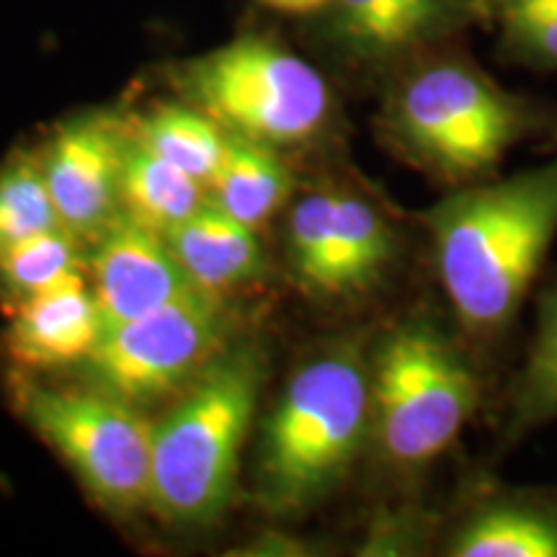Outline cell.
I'll list each match as a JSON object with an SVG mask.
<instances>
[{"mask_svg": "<svg viewBox=\"0 0 557 557\" xmlns=\"http://www.w3.org/2000/svg\"><path fill=\"white\" fill-rule=\"evenodd\" d=\"M230 315L222 297L194 295L111 325L83 361L90 387L132 406L173 398L225 351Z\"/></svg>", "mask_w": 557, "mask_h": 557, "instance_id": "9c48e42d", "label": "cell"}, {"mask_svg": "<svg viewBox=\"0 0 557 557\" xmlns=\"http://www.w3.org/2000/svg\"><path fill=\"white\" fill-rule=\"evenodd\" d=\"M132 129L158 156L184 169L201 184H209L227 148V129L218 120L184 99L152 101L129 116Z\"/></svg>", "mask_w": 557, "mask_h": 557, "instance_id": "d6986e66", "label": "cell"}, {"mask_svg": "<svg viewBox=\"0 0 557 557\" xmlns=\"http://www.w3.org/2000/svg\"><path fill=\"white\" fill-rule=\"evenodd\" d=\"M209 201L207 186L145 145L132 122L122 156V209L158 233H169Z\"/></svg>", "mask_w": 557, "mask_h": 557, "instance_id": "ac0fdd59", "label": "cell"}, {"mask_svg": "<svg viewBox=\"0 0 557 557\" xmlns=\"http://www.w3.org/2000/svg\"><path fill=\"white\" fill-rule=\"evenodd\" d=\"M129 116L107 109L70 114L54 124L39 160L60 222L94 243L122 212V156Z\"/></svg>", "mask_w": 557, "mask_h": 557, "instance_id": "8fae6325", "label": "cell"}, {"mask_svg": "<svg viewBox=\"0 0 557 557\" xmlns=\"http://www.w3.org/2000/svg\"><path fill=\"white\" fill-rule=\"evenodd\" d=\"M295 191L289 165L276 148L227 132V148L207 184L209 201L243 225L259 230Z\"/></svg>", "mask_w": 557, "mask_h": 557, "instance_id": "e0dca14e", "label": "cell"}, {"mask_svg": "<svg viewBox=\"0 0 557 557\" xmlns=\"http://www.w3.org/2000/svg\"><path fill=\"white\" fill-rule=\"evenodd\" d=\"M557 423V267L534 292V323L519 364L508 374L498 447L517 449L537 431Z\"/></svg>", "mask_w": 557, "mask_h": 557, "instance_id": "9a60e30c", "label": "cell"}, {"mask_svg": "<svg viewBox=\"0 0 557 557\" xmlns=\"http://www.w3.org/2000/svg\"><path fill=\"white\" fill-rule=\"evenodd\" d=\"M103 333V318L86 278L13 305L5 348L26 369L83 364Z\"/></svg>", "mask_w": 557, "mask_h": 557, "instance_id": "5bb4252c", "label": "cell"}, {"mask_svg": "<svg viewBox=\"0 0 557 557\" xmlns=\"http://www.w3.org/2000/svg\"><path fill=\"white\" fill-rule=\"evenodd\" d=\"M547 137H549V148H553L555 156H557V116H555L553 127H549V132H547Z\"/></svg>", "mask_w": 557, "mask_h": 557, "instance_id": "d4e9b609", "label": "cell"}, {"mask_svg": "<svg viewBox=\"0 0 557 557\" xmlns=\"http://www.w3.org/2000/svg\"><path fill=\"white\" fill-rule=\"evenodd\" d=\"M485 29L504 65L557 75V0H487Z\"/></svg>", "mask_w": 557, "mask_h": 557, "instance_id": "44dd1931", "label": "cell"}, {"mask_svg": "<svg viewBox=\"0 0 557 557\" xmlns=\"http://www.w3.org/2000/svg\"><path fill=\"white\" fill-rule=\"evenodd\" d=\"M54 227H62V222L39 152H16L0 165V253Z\"/></svg>", "mask_w": 557, "mask_h": 557, "instance_id": "7402d4cb", "label": "cell"}, {"mask_svg": "<svg viewBox=\"0 0 557 557\" xmlns=\"http://www.w3.org/2000/svg\"><path fill=\"white\" fill-rule=\"evenodd\" d=\"M403 256V230L364 186L325 181L295 201L287 259L295 282L323 302L357 305L382 292Z\"/></svg>", "mask_w": 557, "mask_h": 557, "instance_id": "ba28073f", "label": "cell"}, {"mask_svg": "<svg viewBox=\"0 0 557 557\" xmlns=\"http://www.w3.org/2000/svg\"><path fill=\"white\" fill-rule=\"evenodd\" d=\"M308 21L325 73L377 90L403 65L487 26V0H329Z\"/></svg>", "mask_w": 557, "mask_h": 557, "instance_id": "30bf717a", "label": "cell"}, {"mask_svg": "<svg viewBox=\"0 0 557 557\" xmlns=\"http://www.w3.org/2000/svg\"><path fill=\"white\" fill-rule=\"evenodd\" d=\"M447 310L485 361L519 329L557 240V156L457 186L418 214Z\"/></svg>", "mask_w": 557, "mask_h": 557, "instance_id": "6da1fadb", "label": "cell"}, {"mask_svg": "<svg viewBox=\"0 0 557 557\" xmlns=\"http://www.w3.org/2000/svg\"><path fill=\"white\" fill-rule=\"evenodd\" d=\"M163 235L191 282L209 295L225 297L256 282L263 271L256 227L230 218L212 201Z\"/></svg>", "mask_w": 557, "mask_h": 557, "instance_id": "2e32d148", "label": "cell"}, {"mask_svg": "<svg viewBox=\"0 0 557 557\" xmlns=\"http://www.w3.org/2000/svg\"><path fill=\"white\" fill-rule=\"evenodd\" d=\"M555 116L493 78L459 39L410 60L380 88L377 135L449 191L498 176L508 152L547 135Z\"/></svg>", "mask_w": 557, "mask_h": 557, "instance_id": "7a4b0ae2", "label": "cell"}, {"mask_svg": "<svg viewBox=\"0 0 557 557\" xmlns=\"http://www.w3.org/2000/svg\"><path fill=\"white\" fill-rule=\"evenodd\" d=\"M261 385V354L225 348L158 418L148 508L165 524L209 527L225 517Z\"/></svg>", "mask_w": 557, "mask_h": 557, "instance_id": "5b68a950", "label": "cell"}, {"mask_svg": "<svg viewBox=\"0 0 557 557\" xmlns=\"http://www.w3.org/2000/svg\"><path fill=\"white\" fill-rule=\"evenodd\" d=\"M438 529L442 519L431 517L421 506L385 508L369 524L359 555H418L423 547H436Z\"/></svg>", "mask_w": 557, "mask_h": 557, "instance_id": "603a6c76", "label": "cell"}, {"mask_svg": "<svg viewBox=\"0 0 557 557\" xmlns=\"http://www.w3.org/2000/svg\"><path fill=\"white\" fill-rule=\"evenodd\" d=\"M21 413L83 491L111 517H132L150 504L152 426L145 408L96 387L26 385Z\"/></svg>", "mask_w": 557, "mask_h": 557, "instance_id": "52a82bcc", "label": "cell"}, {"mask_svg": "<svg viewBox=\"0 0 557 557\" xmlns=\"http://www.w3.org/2000/svg\"><path fill=\"white\" fill-rule=\"evenodd\" d=\"M442 519L436 553L447 557H557V483L480 478Z\"/></svg>", "mask_w": 557, "mask_h": 557, "instance_id": "7c38bea8", "label": "cell"}, {"mask_svg": "<svg viewBox=\"0 0 557 557\" xmlns=\"http://www.w3.org/2000/svg\"><path fill=\"white\" fill-rule=\"evenodd\" d=\"M86 271L88 253H83V240L65 227L47 230L0 253V299L13 308L60 284L86 278Z\"/></svg>", "mask_w": 557, "mask_h": 557, "instance_id": "ffe728a7", "label": "cell"}, {"mask_svg": "<svg viewBox=\"0 0 557 557\" xmlns=\"http://www.w3.org/2000/svg\"><path fill=\"white\" fill-rule=\"evenodd\" d=\"M88 274L103 331L201 292L181 267L165 235L124 209L90 243Z\"/></svg>", "mask_w": 557, "mask_h": 557, "instance_id": "4fadbf2b", "label": "cell"}, {"mask_svg": "<svg viewBox=\"0 0 557 557\" xmlns=\"http://www.w3.org/2000/svg\"><path fill=\"white\" fill-rule=\"evenodd\" d=\"M369 455L400 478L421 475L455 447L485 403V361L455 320L413 310L372 331Z\"/></svg>", "mask_w": 557, "mask_h": 557, "instance_id": "277c9868", "label": "cell"}, {"mask_svg": "<svg viewBox=\"0 0 557 557\" xmlns=\"http://www.w3.org/2000/svg\"><path fill=\"white\" fill-rule=\"evenodd\" d=\"M169 83L227 132L276 150L323 143L341 124L331 75L274 34L243 32L181 60Z\"/></svg>", "mask_w": 557, "mask_h": 557, "instance_id": "8992f818", "label": "cell"}, {"mask_svg": "<svg viewBox=\"0 0 557 557\" xmlns=\"http://www.w3.org/2000/svg\"><path fill=\"white\" fill-rule=\"evenodd\" d=\"M372 331L329 338L295 369L267 418L256 498L271 513H302L351 475L372 438Z\"/></svg>", "mask_w": 557, "mask_h": 557, "instance_id": "3957f363", "label": "cell"}, {"mask_svg": "<svg viewBox=\"0 0 557 557\" xmlns=\"http://www.w3.org/2000/svg\"><path fill=\"white\" fill-rule=\"evenodd\" d=\"M263 9L284 13V16H297V18H310L318 11L325 9L329 0H259Z\"/></svg>", "mask_w": 557, "mask_h": 557, "instance_id": "cb8c5ba5", "label": "cell"}]
</instances>
